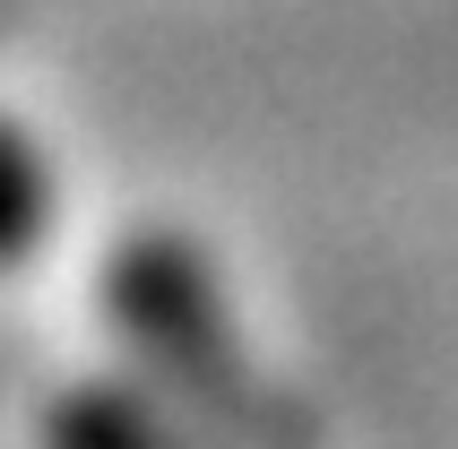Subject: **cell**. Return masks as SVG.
Here are the masks:
<instances>
[{
  "label": "cell",
  "mask_w": 458,
  "mask_h": 449,
  "mask_svg": "<svg viewBox=\"0 0 458 449\" xmlns=\"http://www.w3.org/2000/svg\"><path fill=\"white\" fill-rule=\"evenodd\" d=\"M113 320L199 424L259 441V398L242 380V363H233V320L216 302V285H208V268L182 242L148 233V242H130L113 259Z\"/></svg>",
  "instance_id": "obj_1"
},
{
  "label": "cell",
  "mask_w": 458,
  "mask_h": 449,
  "mask_svg": "<svg viewBox=\"0 0 458 449\" xmlns=\"http://www.w3.org/2000/svg\"><path fill=\"white\" fill-rule=\"evenodd\" d=\"M44 449H191V441L165 424V406L130 398V389H113V380H78V389L52 398Z\"/></svg>",
  "instance_id": "obj_2"
},
{
  "label": "cell",
  "mask_w": 458,
  "mask_h": 449,
  "mask_svg": "<svg viewBox=\"0 0 458 449\" xmlns=\"http://www.w3.org/2000/svg\"><path fill=\"white\" fill-rule=\"evenodd\" d=\"M44 233H52V174L35 156V139L0 122V268L26 259Z\"/></svg>",
  "instance_id": "obj_3"
}]
</instances>
